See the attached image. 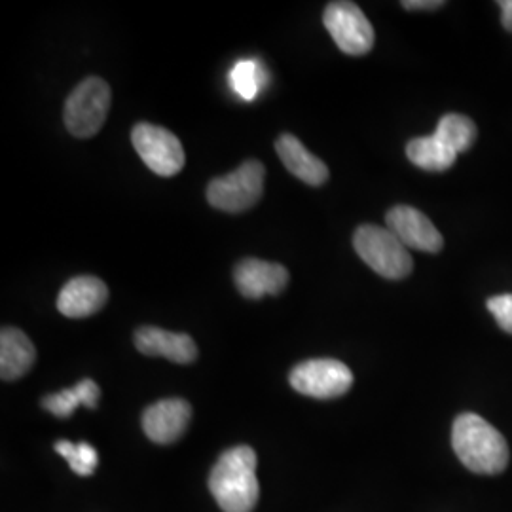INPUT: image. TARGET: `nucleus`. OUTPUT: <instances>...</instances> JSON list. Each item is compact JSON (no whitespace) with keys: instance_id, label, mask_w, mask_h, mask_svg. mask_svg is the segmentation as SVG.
<instances>
[{"instance_id":"1a4fd4ad","label":"nucleus","mask_w":512,"mask_h":512,"mask_svg":"<svg viewBox=\"0 0 512 512\" xmlns=\"http://www.w3.org/2000/svg\"><path fill=\"white\" fill-rule=\"evenodd\" d=\"M387 230H391L401 239L406 249H416L423 253H439L444 245L435 224L427 219L421 211L410 205H397L385 215Z\"/></svg>"},{"instance_id":"2eb2a0df","label":"nucleus","mask_w":512,"mask_h":512,"mask_svg":"<svg viewBox=\"0 0 512 512\" xmlns=\"http://www.w3.org/2000/svg\"><path fill=\"white\" fill-rule=\"evenodd\" d=\"M37 361V349L23 330L4 327L0 332V376L4 382L23 378Z\"/></svg>"},{"instance_id":"aec40b11","label":"nucleus","mask_w":512,"mask_h":512,"mask_svg":"<svg viewBox=\"0 0 512 512\" xmlns=\"http://www.w3.org/2000/svg\"><path fill=\"white\" fill-rule=\"evenodd\" d=\"M55 452L67 459L69 467L78 476H92L99 465V454L88 442L73 444L69 440H57Z\"/></svg>"},{"instance_id":"7ed1b4c3","label":"nucleus","mask_w":512,"mask_h":512,"mask_svg":"<svg viewBox=\"0 0 512 512\" xmlns=\"http://www.w3.org/2000/svg\"><path fill=\"white\" fill-rule=\"evenodd\" d=\"M353 247L366 264L385 279H404L410 275L414 262L408 249L391 230L363 224L353 236Z\"/></svg>"},{"instance_id":"a211bd4d","label":"nucleus","mask_w":512,"mask_h":512,"mask_svg":"<svg viewBox=\"0 0 512 512\" xmlns=\"http://www.w3.org/2000/svg\"><path fill=\"white\" fill-rule=\"evenodd\" d=\"M435 135L440 137L448 147L454 148L458 154H461L475 145V122L463 114H446L440 118Z\"/></svg>"},{"instance_id":"f8f14e48","label":"nucleus","mask_w":512,"mask_h":512,"mask_svg":"<svg viewBox=\"0 0 512 512\" xmlns=\"http://www.w3.org/2000/svg\"><path fill=\"white\" fill-rule=\"evenodd\" d=\"M109 300L107 285L93 275H80L71 279L57 296V310L65 317L82 319L103 310Z\"/></svg>"},{"instance_id":"f257e3e1","label":"nucleus","mask_w":512,"mask_h":512,"mask_svg":"<svg viewBox=\"0 0 512 512\" xmlns=\"http://www.w3.org/2000/svg\"><path fill=\"white\" fill-rule=\"evenodd\" d=\"M452 444L459 461L476 475H499L509 465L505 437L476 414H461L454 421Z\"/></svg>"},{"instance_id":"dca6fc26","label":"nucleus","mask_w":512,"mask_h":512,"mask_svg":"<svg viewBox=\"0 0 512 512\" xmlns=\"http://www.w3.org/2000/svg\"><path fill=\"white\" fill-rule=\"evenodd\" d=\"M406 156L412 164L431 173H442L450 169L458 160V152L448 147L435 133L429 137L412 139L406 145Z\"/></svg>"},{"instance_id":"0eeeda50","label":"nucleus","mask_w":512,"mask_h":512,"mask_svg":"<svg viewBox=\"0 0 512 512\" xmlns=\"http://www.w3.org/2000/svg\"><path fill=\"white\" fill-rule=\"evenodd\" d=\"M131 141L141 160L160 177H173L184 167V148L169 129L154 124H137L131 131Z\"/></svg>"},{"instance_id":"423d86ee","label":"nucleus","mask_w":512,"mask_h":512,"mask_svg":"<svg viewBox=\"0 0 512 512\" xmlns=\"http://www.w3.org/2000/svg\"><path fill=\"white\" fill-rule=\"evenodd\" d=\"M294 391L313 399H336L346 395L353 385L348 366L336 359H311L296 365L289 376Z\"/></svg>"},{"instance_id":"4468645a","label":"nucleus","mask_w":512,"mask_h":512,"mask_svg":"<svg viewBox=\"0 0 512 512\" xmlns=\"http://www.w3.org/2000/svg\"><path fill=\"white\" fill-rule=\"evenodd\" d=\"M275 152L285 167L300 181L310 186H323L329 181V167L323 160L313 156L291 133H285L277 139Z\"/></svg>"},{"instance_id":"4be33fe9","label":"nucleus","mask_w":512,"mask_h":512,"mask_svg":"<svg viewBox=\"0 0 512 512\" xmlns=\"http://www.w3.org/2000/svg\"><path fill=\"white\" fill-rule=\"evenodd\" d=\"M404 8L406 10H437L440 6H444L442 0H404Z\"/></svg>"},{"instance_id":"412c9836","label":"nucleus","mask_w":512,"mask_h":512,"mask_svg":"<svg viewBox=\"0 0 512 512\" xmlns=\"http://www.w3.org/2000/svg\"><path fill=\"white\" fill-rule=\"evenodd\" d=\"M488 310L492 311L499 327L512 334V294H499L488 300Z\"/></svg>"},{"instance_id":"20e7f679","label":"nucleus","mask_w":512,"mask_h":512,"mask_svg":"<svg viewBox=\"0 0 512 512\" xmlns=\"http://www.w3.org/2000/svg\"><path fill=\"white\" fill-rule=\"evenodd\" d=\"M112 93L103 78H86L65 101L63 120L69 133L78 139H88L105 126L109 116Z\"/></svg>"},{"instance_id":"5701e85b","label":"nucleus","mask_w":512,"mask_h":512,"mask_svg":"<svg viewBox=\"0 0 512 512\" xmlns=\"http://www.w3.org/2000/svg\"><path fill=\"white\" fill-rule=\"evenodd\" d=\"M497 4H499V8H501L503 27L512 33V0H501V2H497Z\"/></svg>"},{"instance_id":"f03ea898","label":"nucleus","mask_w":512,"mask_h":512,"mask_svg":"<svg viewBox=\"0 0 512 512\" xmlns=\"http://www.w3.org/2000/svg\"><path fill=\"white\" fill-rule=\"evenodd\" d=\"M209 490L222 511L253 512L260 495L255 450L251 446L226 450L211 471Z\"/></svg>"},{"instance_id":"ddd939ff","label":"nucleus","mask_w":512,"mask_h":512,"mask_svg":"<svg viewBox=\"0 0 512 512\" xmlns=\"http://www.w3.org/2000/svg\"><path fill=\"white\" fill-rule=\"evenodd\" d=\"M135 348L148 357H165L177 365L194 363L198 348L183 332H169L158 327H141L135 332Z\"/></svg>"},{"instance_id":"f3484780","label":"nucleus","mask_w":512,"mask_h":512,"mask_svg":"<svg viewBox=\"0 0 512 512\" xmlns=\"http://www.w3.org/2000/svg\"><path fill=\"white\" fill-rule=\"evenodd\" d=\"M99 397H101L99 385L95 384L90 378H86L71 389H63L59 393L46 395L42 399V408L48 410L50 414H54L55 418L65 420V418H71L74 410L82 404L88 406V408H95L99 403Z\"/></svg>"},{"instance_id":"9d476101","label":"nucleus","mask_w":512,"mask_h":512,"mask_svg":"<svg viewBox=\"0 0 512 512\" xmlns=\"http://www.w3.org/2000/svg\"><path fill=\"white\" fill-rule=\"evenodd\" d=\"M234 283L241 296L258 300L281 293L289 285V272L281 264L245 258L234 268Z\"/></svg>"},{"instance_id":"39448f33","label":"nucleus","mask_w":512,"mask_h":512,"mask_svg":"<svg viewBox=\"0 0 512 512\" xmlns=\"http://www.w3.org/2000/svg\"><path fill=\"white\" fill-rule=\"evenodd\" d=\"M264 179V165L258 160H247L236 171L213 179L207 186V200L224 213H243L262 198Z\"/></svg>"},{"instance_id":"9b49d317","label":"nucleus","mask_w":512,"mask_h":512,"mask_svg":"<svg viewBox=\"0 0 512 512\" xmlns=\"http://www.w3.org/2000/svg\"><path fill=\"white\" fill-rule=\"evenodd\" d=\"M192 418V408L183 399H165L148 406L143 414V431L156 444L181 439Z\"/></svg>"},{"instance_id":"6ab92c4d","label":"nucleus","mask_w":512,"mask_h":512,"mask_svg":"<svg viewBox=\"0 0 512 512\" xmlns=\"http://www.w3.org/2000/svg\"><path fill=\"white\" fill-rule=\"evenodd\" d=\"M266 80L264 67L256 59H239L230 71V86L243 101H253Z\"/></svg>"},{"instance_id":"6e6552de","label":"nucleus","mask_w":512,"mask_h":512,"mask_svg":"<svg viewBox=\"0 0 512 512\" xmlns=\"http://www.w3.org/2000/svg\"><path fill=\"white\" fill-rule=\"evenodd\" d=\"M336 46L348 55H365L374 48V27L365 12L353 2H330L323 14Z\"/></svg>"}]
</instances>
